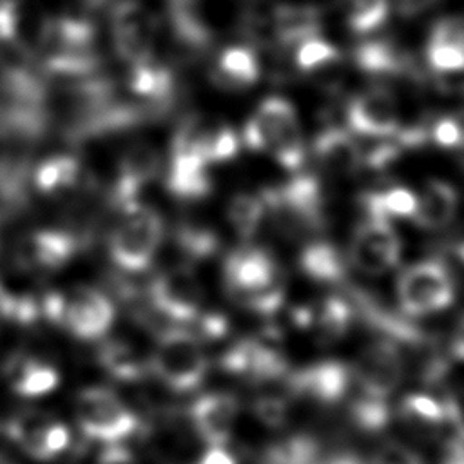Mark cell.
I'll return each instance as SVG.
<instances>
[{"instance_id":"cell-55","label":"cell","mask_w":464,"mask_h":464,"mask_svg":"<svg viewBox=\"0 0 464 464\" xmlns=\"http://www.w3.org/2000/svg\"><path fill=\"white\" fill-rule=\"evenodd\" d=\"M4 464H7V462H4Z\"/></svg>"},{"instance_id":"cell-19","label":"cell","mask_w":464,"mask_h":464,"mask_svg":"<svg viewBox=\"0 0 464 464\" xmlns=\"http://www.w3.org/2000/svg\"><path fill=\"white\" fill-rule=\"evenodd\" d=\"M221 368L234 377L250 382H272L288 373L286 359L272 344L257 339H243L234 343L221 357Z\"/></svg>"},{"instance_id":"cell-31","label":"cell","mask_w":464,"mask_h":464,"mask_svg":"<svg viewBox=\"0 0 464 464\" xmlns=\"http://www.w3.org/2000/svg\"><path fill=\"white\" fill-rule=\"evenodd\" d=\"M5 377L13 392L22 397H42L56 390L60 382L58 370L36 357H16L7 362Z\"/></svg>"},{"instance_id":"cell-2","label":"cell","mask_w":464,"mask_h":464,"mask_svg":"<svg viewBox=\"0 0 464 464\" xmlns=\"http://www.w3.org/2000/svg\"><path fill=\"white\" fill-rule=\"evenodd\" d=\"M241 143L254 152L270 154L285 170L304 165L306 149L295 107L283 96H266L246 120Z\"/></svg>"},{"instance_id":"cell-13","label":"cell","mask_w":464,"mask_h":464,"mask_svg":"<svg viewBox=\"0 0 464 464\" xmlns=\"http://www.w3.org/2000/svg\"><path fill=\"white\" fill-rule=\"evenodd\" d=\"M109 14L114 49L127 65L154 56L158 18L149 7L140 0H123Z\"/></svg>"},{"instance_id":"cell-1","label":"cell","mask_w":464,"mask_h":464,"mask_svg":"<svg viewBox=\"0 0 464 464\" xmlns=\"http://www.w3.org/2000/svg\"><path fill=\"white\" fill-rule=\"evenodd\" d=\"M223 286L241 308L274 314L285 299V281L276 257L263 246L243 245L223 261Z\"/></svg>"},{"instance_id":"cell-26","label":"cell","mask_w":464,"mask_h":464,"mask_svg":"<svg viewBox=\"0 0 464 464\" xmlns=\"http://www.w3.org/2000/svg\"><path fill=\"white\" fill-rule=\"evenodd\" d=\"M127 87L143 102L165 109V103L174 96L176 78L172 69L154 54L141 62L129 63Z\"/></svg>"},{"instance_id":"cell-47","label":"cell","mask_w":464,"mask_h":464,"mask_svg":"<svg viewBox=\"0 0 464 464\" xmlns=\"http://www.w3.org/2000/svg\"><path fill=\"white\" fill-rule=\"evenodd\" d=\"M428 40L448 42L464 49V14H453L437 20L430 31Z\"/></svg>"},{"instance_id":"cell-28","label":"cell","mask_w":464,"mask_h":464,"mask_svg":"<svg viewBox=\"0 0 464 464\" xmlns=\"http://www.w3.org/2000/svg\"><path fill=\"white\" fill-rule=\"evenodd\" d=\"M355 310L346 295H328L306 312V324L319 344H334L341 341L353 323Z\"/></svg>"},{"instance_id":"cell-18","label":"cell","mask_w":464,"mask_h":464,"mask_svg":"<svg viewBox=\"0 0 464 464\" xmlns=\"http://www.w3.org/2000/svg\"><path fill=\"white\" fill-rule=\"evenodd\" d=\"M241 404L230 392H207L188 406L194 433L207 446H227L234 435Z\"/></svg>"},{"instance_id":"cell-17","label":"cell","mask_w":464,"mask_h":464,"mask_svg":"<svg viewBox=\"0 0 464 464\" xmlns=\"http://www.w3.org/2000/svg\"><path fill=\"white\" fill-rule=\"evenodd\" d=\"M346 127L368 140H381L395 134L401 127L399 105L395 98L381 87H373L352 96L344 111Z\"/></svg>"},{"instance_id":"cell-37","label":"cell","mask_w":464,"mask_h":464,"mask_svg":"<svg viewBox=\"0 0 464 464\" xmlns=\"http://www.w3.org/2000/svg\"><path fill=\"white\" fill-rule=\"evenodd\" d=\"M227 219L234 232L248 241L266 219V205L259 192H237L227 205Z\"/></svg>"},{"instance_id":"cell-16","label":"cell","mask_w":464,"mask_h":464,"mask_svg":"<svg viewBox=\"0 0 464 464\" xmlns=\"http://www.w3.org/2000/svg\"><path fill=\"white\" fill-rule=\"evenodd\" d=\"M80 248V237L62 228H38L25 232L14 245L18 268L47 274L67 265Z\"/></svg>"},{"instance_id":"cell-33","label":"cell","mask_w":464,"mask_h":464,"mask_svg":"<svg viewBox=\"0 0 464 464\" xmlns=\"http://www.w3.org/2000/svg\"><path fill=\"white\" fill-rule=\"evenodd\" d=\"M82 163L72 154H53L42 160L33 170V185L45 196L72 190L82 181Z\"/></svg>"},{"instance_id":"cell-32","label":"cell","mask_w":464,"mask_h":464,"mask_svg":"<svg viewBox=\"0 0 464 464\" xmlns=\"http://www.w3.org/2000/svg\"><path fill=\"white\" fill-rule=\"evenodd\" d=\"M169 24L174 36L190 49H205L214 40L199 0H169Z\"/></svg>"},{"instance_id":"cell-11","label":"cell","mask_w":464,"mask_h":464,"mask_svg":"<svg viewBox=\"0 0 464 464\" xmlns=\"http://www.w3.org/2000/svg\"><path fill=\"white\" fill-rule=\"evenodd\" d=\"M152 308L174 321L190 323L203 314L205 288L188 265H176L160 272L147 288Z\"/></svg>"},{"instance_id":"cell-21","label":"cell","mask_w":464,"mask_h":464,"mask_svg":"<svg viewBox=\"0 0 464 464\" xmlns=\"http://www.w3.org/2000/svg\"><path fill=\"white\" fill-rule=\"evenodd\" d=\"M395 415L404 431L417 440L440 442L448 435L446 404L426 392L404 395L395 408Z\"/></svg>"},{"instance_id":"cell-12","label":"cell","mask_w":464,"mask_h":464,"mask_svg":"<svg viewBox=\"0 0 464 464\" xmlns=\"http://www.w3.org/2000/svg\"><path fill=\"white\" fill-rule=\"evenodd\" d=\"M286 393L292 401L334 406L346 399L352 382L350 364L339 359H321L285 375Z\"/></svg>"},{"instance_id":"cell-10","label":"cell","mask_w":464,"mask_h":464,"mask_svg":"<svg viewBox=\"0 0 464 464\" xmlns=\"http://www.w3.org/2000/svg\"><path fill=\"white\" fill-rule=\"evenodd\" d=\"M402 241L392 221L364 216L352 232L346 261L357 272L379 277L399 266Z\"/></svg>"},{"instance_id":"cell-39","label":"cell","mask_w":464,"mask_h":464,"mask_svg":"<svg viewBox=\"0 0 464 464\" xmlns=\"http://www.w3.org/2000/svg\"><path fill=\"white\" fill-rule=\"evenodd\" d=\"M174 239L181 254L188 261H203L212 257L219 248L218 232L203 223L183 221L176 227Z\"/></svg>"},{"instance_id":"cell-38","label":"cell","mask_w":464,"mask_h":464,"mask_svg":"<svg viewBox=\"0 0 464 464\" xmlns=\"http://www.w3.org/2000/svg\"><path fill=\"white\" fill-rule=\"evenodd\" d=\"M346 25L359 36L377 31L390 16V0H339Z\"/></svg>"},{"instance_id":"cell-48","label":"cell","mask_w":464,"mask_h":464,"mask_svg":"<svg viewBox=\"0 0 464 464\" xmlns=\"http://www.w3.org/2000/svg\"><path fill=\"white\" fill-rule=\"evenodd\" d=\"M18 7L14 0H0V45L16 38Z\"/></svg>"},{"instance_id":"cell-15","label":"cell","mask_w":464,"mask_h":464,"mask_svg":"<svg viewBox=\"0 0 464 464\" xmlns=\"http://www.w3.org/2000/svg\"><path fill=\"white\" fill-rule=\"evenodd\" d=\"M5 435L34 460H53L60 457L71 442L69 428L38 410H25L11 417Z\"/></svg>"},{"instance_id":"cell-51","label":"cell","mask_w":464,"mask_h":464,"mask_svg":"<svg viewBox=\"0 0 464 464\" xmlns=\"http://www.w3.org/2000/svg\"><path fill=\"white\" fill-rule=\"evenodd\" d=\"M450 353L453 359L464 362V317L457 323L453 335H451V344H450Z\"/></svg>"},{"instance_id":"cell-34","label":"cell","mask_w":464,"mask_h":464,"mask_svg":"<svg viewBox=\"0 0 464 464\" xmlns=\"http://www.w3.org/2000/svg\"><path fill=\"white\" fill-rule=\"evenodd\" d=\"M359 205L364 216L379 219H411L417 208V194L402 185L368 190L359 196Z\"/></svg>"},{"instance_id":"cell-14","label":"cell","mask_w":464,"mask_h":464,"mask_svg":"<svg viewBox=\"0 0 464 464\" xmlns=\"http://www.w3.org/2000/svg\"><path fill=\"white\" fill-rule=\"evenodd\" d=\"M161 170L158 149L147 141L129 145L118 160L116 174L109 190V201L118 212L140 203L141 190L152 183Z\"/></svg>"},{"instance_id":"cell-5","label":"cell","mask_w":464,"mask_h":464,"mask_svg":"<svg viewBox=\"0 0 464 464\" xmlns=\"http://www.w3.org/2000/svg\"><path fill=\"white\" fill-rule=\"evenodd\" d=\"M42 314L62 324L78 339H102L112 326L116 310L111 299L85 285H78L67 292H51L40 301Z\"/></svg>"},{"instance_id":"cell-6","label":"cell","mask_w":464,"mask_h":464,"mask_svg":"<svg viewBox=\"0 0 464 464\" xmlns=\"http://www.w3.org/2000/svg\"><path fill=\"white\" fill-rule=\"evenodd\" d=\"M165 234L158 210L138 203L120 212L111 236L109 256L123 272H143L150 266Z\"/></svg>"},{"instance_id":"cell-7","label":"cell","mask_w":464,"mask_h":464,"mask_svg":"<svg viewBox=\"0 0 464 464\" xmlns=\"http://www.w3.org/2000/svg\"><path fill=\"white\" fill-rule=\"evenodd\" d=\"M395 294L401 314L410 319L428 317L453 304L457 286L448 265L437 257H430L401 270Z\"/></svg>"},{"instance_id":"cell-8","label":"cell","mask_w":464,"mask_h":464,"mask_svg":"<svg viewBox=\"0 0 464 464\" xmlns=\"http://www.w3.org/2000/svg\"><path fill=\"white\" fill-rule=\"evenodd\" d=\"M406 355L392 339L379 335L368 341L350 364L352 382L359 395L388 402L406 377Z\"/></svg>"},{"instance_id":"cell-35","label":"cell","mask_w":464,"mask_h":464,"mask_svg":"<svg viewBox=\"0 0 464 464\" xmlns=\"http://www.w3.org/2000/svg\"><path fill=\"white\" fill-rule=\"evenodd\" d=\"M29 161L24 152H7L0 158V218L20 212L27 201Z\"/></svg>"},{"instance_id":"cell-42","label":"cell","mask_w":464,"mask_h":464,"mask_svg":"<svg viewBox=\"0 0 464 464\" xmlns=\"http://www.w3.org/2000/svg\"><path fill=\"white\" fill-rule=\"evenodd\" d=\"M424 54L428 67L439 74L464 72V49L455 44L428 40Z\"/></svg>"},{"instance_id":"cell-50","label":"cell","mask_w":464,"mask_h":464,"mask_svg":"<svg viewBox=\"0 0 464 464\" xmlns=\"http://www.w3.org/2000/svg\"><path fill=\"white\" fill-rule=\"evenodd\" d=\"M96 464H138L136 457L118 442L107 444L98 455Z\"/></svg>"},{"instance_id":"cell-9","label":"cell","mask_w":464,"mask_h":464,"mask_svg":"<svg viewBox=\"0 0 464 464\" xmlns=\"http://www.w3.org/2000/svg\"><path fill=\"white\" fill-rule=\"evenodd\" d=\"M76 422L83 435L105 444L130 437L138 426V415L109 388L91 386L76 397Z\"/></svg>"},{"instance_id":"cell-36","label":"cell","mask_w":464,"mask_h":464,"mask_svg":"<svg viewBox=\"0 0 464 464\" xmlns=\"http://www.w3.org/2000/svg\"><path fill=\"white\" fill-rule=\"evenodd\" d=\"M100 364L120 381H138L149 370V359L136 352V348L125 339H107L98 352Z\"/></svg>"},{"instance_id":"cell-45","label":"cell","mask_w":464,"mask_h":464,"mask_svg":"<svg viewBox=\"0 0 464 464\" xmlns=\"http://www.w3.org/2000/svg\"><path fill=\"white\" fill-rule=\"evenodd\" d=\"M428 138L437 147L459 150V147L464 141L462 116H440L433 120L428 127Z\"/></svg>"},{"instance_id":"cell-30","label":"cell","mask_w":464,"mask_h":464,"mask_svg":"<svg viewBox=\"0 0 464 464\" xmlns=\"http://www.w3.org/2000/svg\"><path fill=\"white\" fill-rule=\"evenodd\" d=\"M261 76V63L256 51L248 45L225 47L212 69V80L227 89H243L254 85Z\"/></svg>"},{"instance_id":"cell-43","label":"cell","mask_w":464,"mask_h":464,"mask_svg":"<svg viewBox=\"0 0 464 464\" xmlns=\"http://www.w3.org/2000/svg\"><path fill=\"white\" fill-rule=\"evenodd\" d=\"M239 149H241V136L232 127L219 125L210 129L207 145H205V156L208 165L234 160L239 154Z\"/></svg>"},{"instance_id":"cell-22","label":"cell","mask_w":464,"mask_h":464,"mask_svg":"<svg viewBox=\"0 0 464 464\" xmlns=\"http://www.w3.org/2000/svg\"><path fill=\"white\" fill-rule=\"evenodd\" d=\"M272 45L295 47L321 34V13L306 4H276L268 7Z\"/></svg>"},{"instance_id":"cell-53","label":"cell","mask_w":464,"mask_h":464,"mask_svg":"<svg viewBox=\"0 0 464 464\" xmlns=\"http://www.w3.org/2000/svg\"><path fill=\"white\" fill-rule=\"evenodd\" d=\"M455 256H457L459 263H460V265H462V268H464V241H462V243H459V245L455 246Z\"/></svg>"},{"instance_id":"cell-40","label":"cell","mask_w":464,"mask_h":464,"mask_svg":"<svg viewBox=\"0 0 464 464\" xmlns=\"http://www.w3.org/2000/svg\"><path fill=\"white\" fill-rule=\"evenodd\" d=\"M339 58V49L321 34L308 38L294 47V63L303 72H315L319 69L330 67Z\"/></svg>"},{"instance_id":"cell-49","label":"cell","mask_w":464,"mask_h":464,"mask_svg":"<svg viewBox=\"0 0 464 464\" xmlns=\"http://www.w3.org/2000/svg\"><path fill=\"white\" fill-rule=\"evenodd\" d=\"M314 464H368L355 450L337 446V448H321Z\"/></svg>"},{"instance_id":"cell-25","label":"cell","mask_w":464,"mask_h":464,"mask_svg":"<svg viewBox=\"0 0 464 464\" xmlns=\"http://www.w3.org/2000/svg\"><path fill=\"white\" fill-rule=\"evenodd\" d=\"M96 29L89 20L74 16H51L42 24L38 36V58L94 49Z\"/></svg>"},{"instance_id":"cell-52","label":"cell","mask_w":464,"mask_h":464,"mask_svg":"<svg viewBox=\"0 0 464 464\" xmlns=\"http://www.w3.org/2000/svg\"><path fill=\"white\" fill-rule=\"evenodd\" d=\"M435 0H395L397 11L401 14H417L420 11H424L426 7H430Z\"/></svg>"},{"instance_id":"cell-24","label":"cell","mask_w":464,"mask_h":464,"mask_svg":"<svg viewBox=\"0 0 464 464\" xmlns=\"http://www.w3.org/2000/svg\"><path fill=\"white\" fill-rule=\"evenodd\" d=\"M353 63L373 76H415L417 67L411 56L386 38H366L353 49Z\"/></svg>"},{"instance_id":"cell-27","label":"cell","mask_w":464,"mask_h":464,"mask_svg":"<svg viewBox=\"0 0 464 464\" xmlns=\"http://www.w3.org/2000/svg\"><path fill=\"white\" fill-rule=\"evenodd\" d=\"M459 205V192L450 181L431 179L417 196V208L411 219L424 230H439L455 219Z\"/></svg>"},{"instance_id":"cell-41","label":"cell","mask_w":464,"mask_h":464,"mask_svg":"<svg viewBox=\"0 0 464 464\" xmlns=\"http://www.w3.org/2000/svg\"><path fill=\"white\" fill-rule=\"evenodd\" d=\"M292 397L288 393H261L252 402L254 417L268 426V428H281L290 419Z\"/></svg>"},{"instance_id":"cell-46","label":"cell","mask_w":464,"mask_h":464,"mask_svg":"<svg viewBox=\"0 0 464 464\" xmlns=\"http://www.w3.org/2000/svg\"><path fill=\"white\" fill-rule=\"evenodd\" d=\"M366 462L368 464H424V460L413 448L395 439H388L381 442Z\"/></svg>"},{"instance_id":"cell-23","label":"cell","mask_w":464,"mask_h":464,"mask_svg":"<svg viewBox=\"0 0 464 464\" xmlns=\"http://www.w3.org/2000/svg\"><path fill=\"white\" fill-rule=\"evenodd\" d=\"M208 161L203 154L170 150V160L165 174L167 190L185 201L205 199L212 192Z\"/></svg>"},{"instance_id":"cell-20","label":"cell","mask_w":464,"mask_h":464,"mask_svg":"<svg viewBox=\"0 0 464 464\" xmlns=\"http://www.w3.org/2000/svg\"><path fill=\"white\" fill-rule=\"evenodd\" d=\"M312 154L317 167L332 176H352L362 170V149L348 127L321 129L312 140Z\"/></svg>"},{"instance_id":"cell-44","label":"cell","mask_w":464,"mask_h":464,"mask_svg":"<svg viewBox=\"0 0 464 464\" xmlns=\"http://www.w3.org/2000/svg\"><path fill=\"white\" fill-rule=\"evenodd\" d=\"M40 314L42 306L34 299L25 295H14L0 283V317L27 324L34 321Z\"/></svg>"},{"instance_id":"cell-3","label":"cell","mask_w":464,"mask_h":464,"mask_svg":"<svg viewBox=\"0 0 464 464\" xmlns=\"http://www.w3.org/2000/svg\"><path fill=\"white\" fill-rule=\"evenodd\" d=\"M259 194L266 205V218H272L285 236H310L324 227V194L315 174L297 170L288 181Z\"/></svg>"},{"instance_id":"cell-29","label":"cell","mask_w":464,"mask_h":464,"mask_svg":"<svg viewBox=\"0 0 464 464\" xmlns=\"http://www.w3.org/2000/svg\"><path fill=\"white\" fill-rule=\"evenodd\" d=\"M299 268L312 281L339 286L346 281L348 261L335 245L324 239L308 241L297 257Z\"/></svg>"},{"instance_id":"cell-54","label":"cell","mask_w":464,"mask_h":464,"mask_svg":"<svg viewBox=\"0 0 464 464\" xmlns=\"http://www.w3.org/2000/svg\"><path fill=\"white\" fill-rule=\"evenodd\" d=\"M4 462H5V460H4V459H0V464H4Z\"/></svg>"},{"instance_id":"cell-4","label":"cell","mask_w":464,"mask_h":464,"mask_svg":"<svg viewBox=\"0 0 464 464\" xmlns=\"http://www.w3.org/2000/svg\"><path fill=\"white\" fill-rule=\"evenodd\" d=\"M149 370L176 393L194 392L208 373V357L201 337L183 328L163 330L149 355Z\"/></svg>"}]
</instances>
